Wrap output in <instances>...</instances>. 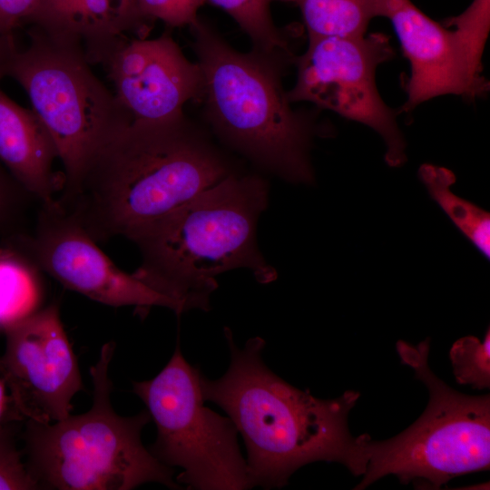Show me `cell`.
I'll return each mask as SVG.
<instances>
[{"label": "cell", "mask_w": 490, "mask_h": 490, "mask_svg": "<svg viewBox=\"0 0 490 490\" xmlns=\"http://www.w3.org/2000/svg\"><path fill=\"white\" fill-rule=\"evenodd\" d=\"M236 170L185 114L131 121L54 201L96 242L129 240Z\"/></svg>", "instance_id": "1"}, {"label": "cell", "mask_w": 490, "mask_h": 490, "mask_svg": "<svg viewBox=\"0 0 490 490\" xmlns=\"http://www.w3.org/2000/svg\"><path fill=\"white\" fill-rule=\"evenodd\" d=\"M224 334L230 366L215 380L201 374V393L204 401L228 414L241 435L250 486L283 487L299 468L317 461L337 462L361 475V435L354 436L348 427L349 412L360 393L349 390L337 398H318L266 366L262 338H250L240 348L229 328Z\"/></svg>", "instance_id": "2"}, {"label": "cell", "mask_w": 490, "mask_h": 490, "mask_svg": "<svg viewBox=\"0 0 490 490\" xmlns=\"http://www.w3.org/2000/svg\"><path fill=\"white\" fill-rule=\"evenodd\" d=\"M268 202L262 177L234 171L129 239L142 259L132 275L182 313L210 310L217 277L227 271L246 269L261 284L274 281L256 237Z\"/></svg>", "instance_id": "3"}, {"label": "cell", "mask_w": 490, "mask_h": 490, "mask_svg": "<svg viewBox=\"0 0 490 490\" xmlns=\"http://www.w3.org/2000/svg\"><path fill=\"white\" fill-rule=\"evenodd\" d=\"M201 72L203 115L214 135L256 167L291 182L312 184L313 141L328 134L315 110H296L282 84L295 60L241 53L198 19L190 26Z\"/></svg>", "instance_id": "4"}, {"label": "cell", "mask_w": 490, "mask_h": 490, "mask_svg": "<svg viewBox=\"0 0 490 490\" xmlns=\"http://www.w3.org/2000/svg\"><path fill=\"white\" fill-rule=\"evenodd\" d=\"M115 343L103 344L91 368L93 404L83 414L54 423L27 420V468L41 488L130 490L148 482L181 488L175 470L161 463L142 442L147 410L122 416L111 403L109 367Z\"/></svg>", "instance_id": "5"}, {"label": "cell", "mask_w": 490, "mask_h": 490, "mask_svg": "<svg viewBox=\"0 0 490 490\" xmlns=\"http://www.w3.org/2000/svg\"><path fill=\"white\" fill-rule=\"evenodd\" d=\"M429 345V338L416 346L397 341L402 362L428 389V404L397 436L376 441L362 435L363 478L354 489L387 475L439 489L454 477L489 470L490 396L465 395L446 384L428 365Z\"/></svg>", "instance_id": "6"}, {"label": "cell", "mask_w": 490, "mask_h": 490, "mask_svg": "<svg viewBox=\"0 0 490 490\" xmlns=\"http://www.w3.org/2000/svg\"><path fill=\"white\" fill-rule=\"evenodd\" d=\"M28 36L26 47L11 51L4 77L24 89L52 136L64 170L62 190L73 185L102 146L132 120L81 51L32 26Z\"/></svg>", "instance_id": "7"}, {"label": "cell", "mask_w": 490, "mask_h": 490, "mask_svg": "<svg viewBox=\"0 0 490 490\" xmlns=\"http://www.w3.org/2000/svg\"><path fill=\"white\" fill-rule=\"evenodd\" d=\"M201 376L177 345L157 376L133 383L157 428L149 450L165 466L180 467L176 481L188 489L251 488L238 430L229 416L203 405Z\"/></svg>", "instance_id": "8"}, {"label": "cell", "mask_w": 490, "mask_h": 490, "mask_svg": "<svg viewBox=\"0 0 490 490\" xmlns=\"http://www.w3.org/2000/svg\"><path fill=\"white\" fill-rule=\"evenodd\" d=\"M378 15L391 22L410 65L401 111L408 113L446 94L472 102L489 91L482 57L490 28V0H473L446 24L432 20L410 0H378Z\"/></svg>", "instance_id": "9"}, {"label": "cell", "mask_w": 490, "mask_h": 490, "mask_svg": "<svg viewBox=\"0 0 490 490\" xmlns=\"http://www.w3.org/2000/svg\"><path fill=\"white\" fill-rule=\"evenodd\" d=\"M394 55L381 33L309 39L305 52L296 56L297 77L288 98L371 128L386 144L387 164L399 167L407 161V144L397 112L385 103L376 83L377 67Z\"/></svg>", "instance_id": "10"}, {"label": "cell", "mask_w": 490, "mask_h": 490, "mask_svg": "<svg viewBox=\"0 0 490 490\" xmlns=\"http://www.w3.org/2000/svg\"><path fill=\"white\" fill-rule=\"evenodd\" d=\"M11 244L43 273L94 301L132 306L141 316L153 307L182 314L173 300L121 270L55 201L41 204L33 234L18 236Z\"/></svg>", "instance_id": "11"}, {"label": "cell", "mask_w": 490, "mask_h": 490, "mask_svg": "<svg viewBox=\"0 0 490 490\" xmlns=\"http://www.w3.org/2000/svg\"><path fill=\"white\" fill-rule=\"evenodd\" d=\"M0 375L16 414L38 423L71 415L72 399L83 386L77 358L55 302L5 330Z\"/></svg>", "instance_id": "12"}, {"label": "cell", "mask_w": 490, "mask_h": 490, "mask_svg": "<svg viewBox=\"0 0 490 490\" xmlns=\"http://www.w3.org/2000/svg\"><path fill=\"white\" fill-rule=\"evenodd\" d=\"M114 95L132 121H162L184 114L199 100L201 72L168 33L157 38L131 37L103 62Z\"/></svg>", "instance_id": "13"}, {"label": "cell", "mask_w": 490, "mask_h": 490, "mask_svg": "<svg viewBox=\"0 0 490 490\" xmlns=\"http://www.w3.org/2000/svg\"><path fill=\"white\" fill-rule=\"evenodd\" d=\"M136 0H38L25 24L103 64L122 41L146 37Z\"/></svg>", "instance_id": "14"}, {"label": "cell", "mask_w": 490, "mask_h": 490, "mask_svg": "<svg viewBox=\"0 0 490 490\" xmlns=\"http://www.w3.org/2000/svg\"><path fill=\"white\" fill-rule=\"evenodd\" d=\"M54 142L33 109L20 106L0 89V162L41 204H51L63 185L53 171Z\"/></svg>", "instance_id": "15"}, {"label": "cell", "mask_w": 490, "mask_h": 490, "mask_svg": "<svg viewBox=\"0 0 490 490\" xmlns=\"http://www.w3.org/2000/svg\"><path fill=\"white\" fill-rule=\"evenodd\" d=\"M42 273L12 244L0 250V330L42 308Z\"/></svg>", "instance_id": "16"}, {"label": "cell", "mask_w": 490, "mask_h": 490, "mask_svg": "<svg viewBox=\"0 0 490 490\" xmlns=\"http://www.w3.org/2000/svg\"><path fill=\"white\" fill-rule=\"evenodd\" d=\"M295 4L309 39L366 34L378 15V0H273Z\"/></svg>", "instance_id": "17"}, {"label": "cell", "mask_w": 490, "mask_h": 490, "mask_svg": "<svg viewBox=\"0 0 490 490\" xmlns=\"http://www.w3.org/2000/svg\"><path fill=\"white\" fill-rule=\"evenodd\" d=\"M418 176L431 198L456 228L485 258L489 259V212L450 191V187L456 182V176L450 170L431 163H424L418 170Z\"/></svg>", "instance_id": "18"}, {"label": "cell", "mask_w": 490, "mask_h": 490, "mask_svg": "<svg viewBox=\"0 0 490 490\" xmlns=\"http://www.w3.org/2000/svg\"><path fill=\"white\" fill-rule=\"evenodd\" d=\"M225 11L252 43V50L265 55L293 58L289 40L270 14L273 0H206Z\"/></svg>", "instance_id": "19"}, {"label": "cell", "mask_w": 490, "mask_h": 490, "mask_svg": "<svg viewBox=\"0 0 490 490\" xmlns=\"http://www.w3.org/2000/svg\"><path fill=\"white\" fill-rule=\"evenodd\" d=\"M453 373L460 385L475 389L490 387V328L483 340L474 336L457 339L449 351Z\"/></svg>", "instance_id": "20"}, {"label": "cell", "mask_w": 490, "mask_h": 490, "mask_svg": "<svg viewBox=\"0 0 490 490\" xmlns=\"http://www.w3.org/2000/svg\"><path fill=\"white\" fill-rule=\"evenodd\" d=\"M0 489L34 490L40 485L22 461L10 428L0 426Z\"/></svg>", "instance_id": "21"}, {"label": "cell", "mask_w": 490, "mask_h": 490, "mask_svg": "<svg viewBox=\"0 0 490 490\" xmlns=\"http://www.w3.org/2000/svg\"><path fill=\"white\" fill-rule=\"evenodd\" d=\"M140 15L145 21L158 19L171 27L192 25L198 11L206 0H136Z\"/></svg>", "instance_id": "22"}, {"label": "cell", "mask_w": 490, "mask_h": 490, "mask_svg": "<svg viewBox=\"0 0 490 490\" xmlns=\"http://www.w3.org/2000/svg\"><path fill=\"white\" fill-rule=\"evenodd\" d=\"M38 0H0V35L14 36L25 24Z\"/></svg>", "instance_id": "23"}, {"label": "cell", "mask_w": 490, "mask_h": 490, "mask_svg": "<svg viewBox=\"0 0 490 490\" xmlns=\"http://www.w3.org/2000/svg\"><path fill=\"white\" fill-rule=\"evenodd\" d=\"M21 191L25 190L11 174L5 173L0 166V223L10 216L18 201L17 194Z\"/></svg>", "instance_id": "24"}, {"label": "cell", "mask_w": 490, "mask_h": 490, "mask_svg": "<svg viewBox=\"0 0 490 490\" xmlns=\"http://www.w3.org/2000/svg\"><path fill=\"white\" fill-rule=\"evenodd\" d=\"M15 45L16 43L14 36L0 35V79L4 77L5 64Z\"/></svg>", "instance_id": "25"}, {"label": "cell", "mask_w": 490, "mask_h": 490, "mask_svg": "<svg viewBox=\"0 0 490 490\" xmlns=\"http://www.w3.org/2000/svg\"><path fill=\"white\" fill-rule=\"evenodd\" d=\"M6 383L5 379L0 377V426L3 425L4 416L6 411L8 397L6 395Z\"/></svg>", "instance_id": "26"}]
</instances>
